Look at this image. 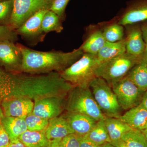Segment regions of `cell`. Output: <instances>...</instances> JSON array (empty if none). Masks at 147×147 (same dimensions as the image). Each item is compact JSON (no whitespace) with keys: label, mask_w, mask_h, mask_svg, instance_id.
<instances>
[{"label":"cell","mask_w":147,"mask_h":147,"mask_svg":"<svg viewBox=\"0 0 147 147\" xmlns=\"http://www.w3.org/2000/svg\"><path fill=\"white\" fill-rule=\"evenodd\" d=\"M10 139L8 134L4 127L1 121H0V147H7Z\"/></svg>","instance_id":"d6a6232c"},{"label":"cell","mask_w":147,"mask_h":147,"mask_svg":"<svg viewBox=\"0 0 147 147\" xmlns=\"http://www.w3.org/2000/svg\"><path fill=\"white\" fill-rule=\"evenodd\" d=\"M18 40V34L16 30L9 26L0 25V41L9 40L15 42Z\"/></svg>","instance_id":"f546056e"},{"label":"cell","mask_w":147,"mask_h":147,"mask_svg":"<svg viewBox=\"0 0 147 147\" xmlns=\"http://www.w3.org/2000/svg\"><path fill=\"white\" fill-rule=\"evenodd\" d=\"M145 129H147V124H146V128H145Z\"/></svg>","instance_id":"ee69618b"},{"label":"cell","mask_w":147,"mask_h":147,"mask_svg":"<svg viewBox=\"0 0 147 147\" xmlns=\"http://www.w3.org/2000/svg\"><path fill=\"white\" fill-rule=\"evenodd\" d=\"M53 1H54V0H53Z\"/></svg>","instance_id":"bcb514c9"},{"label":"cell","mask_w":147,"mask_h":147,"mask_svg":"<svg viewBox=\"0 0 147 147\" xmlns=\"http://www.w3.org/2000/svg\"><path fill=\"white\" fill-rule=\"evenodd\" d=\"M89 88L104 115L119 118L122 115V109L110 85L102 78L95 77L90 83Z\"/></svg>","instance_id":"5b68a950"},{"label":"cell","mask_w":147,"mask_h":147,"mask_svg":"<svg viewBox=\"0 0 147 147\" xmlns=\"http://www.w3.org/2000/svg\"><path fill=\"white\" fill-rule=\"evenodd\" d=\"M18 82V74L0 67V104L3 100L16 97Z\"/></svg>","instance_id":"9a60e30c"},{"label":"cell","mask_w":147,"mask_h":147,"mask_svg":"<svg viewBox=\"0 0 147 147\" xmlns=\"http://www.w3.org/2000/svg\"><path fill=\"white\" fill-rule=\"evenodd\" d=\"M4 1V0H0V1Z\"/></svg>","instance_id":"f6af8a7d"},{"label":"cell","mask_w":147,"mask_h":147,"mask_svg":"<svg viewBox=\"0 0 147 147\" xmlns=\"http://www.w3.org/2000/svg\"><path fill=\"white\" fill-rule=\"evenodd\" d=\"M81 137L72 133L69 134L60 142V147H80Z\"/></svg>","instance_id":"1f68e13d"},{"label":"cell","mask_w":147,"mask_h":147,"mask_svg":"<svg viewBox=\"0 0 147 147\" xmlns=\"http://www.w3.org/2000/svg\"><path fill=\"white\" fill-rule=\"evenodd\" d=\"M13 7V0L0 1V25L9 26Z\"/></svg>","instance_id":"f1b7e54d"},{"label":"cell","mask_w":147,"mask_h":147,"mask_svg":"<svg viewBox=\"0 0 147 147\" xmlns=\"http://www.w3.org/2000/svg\"><path fill=\"white\" fill-rule=\"evenodd\" d=\"M45 130H27L19 137L26 147H47L50 143L45 135Z\"/></svg>","instance_id":"603a6c76"},{"label":"cell","mask_w":147,"mask_h":147,"mask_svg":"<svg viewBox=\"0 0 147 147\" xmlns=\"http://www.w3.org/2000/svg\"><path fill=\"white\" fill-rule=\"evenodd\" d=\"M67 109L69 112L89 116L96 121L106 117L95 100L89 87H73L71 90Z\"/></svg>","instance_id":"277c9868"},{"label":"cell","mask_w":147,"mask_h":147,"mask_svg":"<svg viewBox=\"0 0 147 147\" xmlns=\"http://www.w3.org/2000/svg\"><path fill=\"white\" fill-rule=\"evenodd\" d=\"M140 104L147 110V90L144 93Z\"/></svg>","instance_id":"74e56055"},{"label":"cell","mask_w":147,"mask_h":147,"mask_svg":"<svg viewBox=\"0 0 147 147\" xmlns=\"http://www.w3.org/2000/svg\"><path fill=\"white\" fill-rule=\"evenodd\" d=\"M110 143L116 147H128L121 139L117 141L111 142Z\"/></svg>","instance_id":"8d00e7d4"},{"label":"cell","mask_w":147,"mask_h":147,"mask_svg":"<svg viewBox=\"0 0 147 147\" xmlns=\"http://www.w3.org/2000/svg\"><path fill=\"white\" fill-rule=\"evenodd\" d=\"M126 53L125 38L116 42L106 41L105 45L97 54L100 63L111 59Z\"/></svg>","instance_id":"d6986e66"},{"label":"cell","mask_w":147,"mask_h":147,"mask_svg":"<svg viewBox=\"0 0 147 147\" xmlns=\"http://www.w3.org/2000/svg\"><path fill=\"white\" fill-rule=\"evenodd\" d=\"M147 20V0H130L119 18L123 26Z\"/></svg>","instance_id":"30bf717a"},{"label":"cell","mask_w":147,"mask_h":147,"mask_svg":"<svg viewBox=\"0 0 147 147\" xmlns=\"http://www.w3.org/2000/svg\"><path fill=\"white\" fill-rule=\"evenodd\" d=\"M48 10L38 11L16 30L18 35L28 45L35 46L45 39L46 34L42 31V22L44 15Z\"/></svg>","instance_id":"ba28073f"},{"label":"cell","mask_w":147,"mask_h":147,"mask_svg":"<svg viewBox=\"0 0 147 147\" xmlns=\"http://www.w3.org/2000/svg\"><path fill=\"white\" fill-rule=\"evenodd\" d=\"M119 119L131 128L144 130L147 123V110L141 104L127 110Z\"/></svg>","instance_id":"2e32d148"},{"label":"cell","mask_w":147,"mask_h":147,"mask_svg":"<svg viewBox=\"0 0 147 147\" xmlns=\"http://www.w3.org/2000/svg\"><path fill=\"white\" fill-rule=\"evenodd\" d=\"M61 140H54L50 141L49 145L47 147H60V142Z\"/></svg>","instance_id":"f35d334b"},{"label":"cell","mask_w":147,"mask_h":147,"mask_svg":"<svg viewBox=\"0 0 147 147\" xmlns=\"http://www.w3.org/2000/svg\"><path fill=\"white\" fill-rule=\"evenodd\" d=\"M106 42L102 30H96L88 36L80 48L84 53L97 55Z\"/></svg>","instance_id":"7402d4cb"},{"label":"cell","mask_w":147,"mask_h":147,"mask_svg":"<svg viewBox=\"0 0 147 147\" xmlns=\"http://www.w3.org/2000/svg\"><path fill=\"white\" fill-rule=\"evenodd\" d=\"M144 54L135 56L125 53L101 63L96 70V76L104 79L110 86L124 78L131 69L141 61Z\"/></svg>","instance_id":"3957f363"},{"label":"cell","mask_w":147,"mask_h":147,"mask_svg":"<svg viewBox=\"0 0 147 147\" xmlns=\"http://www.w3.org/2000/svg\"><path fill=\"white\" fill-rule=\"evenodd\" d=\"M105 40L108 42H118L124 38L123 26L118 23H114L105 27L102 30Z\"/></svg>","instance_id":"4316f807"},{"label":"cell","mask_w":147,"mask_h":147,"mask_svg":"<svg viewBox=\"0 0 147 147\" xmlns=\"http://www.w3.org/2000/svg\"><path fill=\"white\" fill-rule=\"evenodd\" d=\"M23 60V54L18 43L9 40L0 41V65L10 73L22 71Z\"/></svg>","instance_id":"9c48e42d"},{"label":"cell","mask_w":147,"mask_h":147,"mask_svg":"<svg viewBox=\"0 0 147 147\" xmlns=\"http://www.w3.org/2000/svg\"><path fill=\"white\" fill-rule=\"evenodd\" d=\"M4 115L3 112V110H2V108H1V104H0V121H1L2 119L4 117Z\"/></svg>","instance_id":"ab89813d"},{"label":"cell","mask_w":147,"mask_h":147,"mask_svg":"<svg viewBox=\"0 0 147 147\" xmlns=\"http://www.w3.org/2000/svg\"><path fill=\"white\" fill-rule=\"evenodd\" d=\"M145 52H146L147 54V44H146V51H145Z\"/></svg>","instance_id":"7bdbcfd3"},{"label":"cell","mask_w":147,"mask_h":147,"mask_svg":"<svg viewBox=\"0 0 147 147\" xmlns=\"http://www.w3.org/2000/svg\"><path fill=\"white\" fill-rule=\"evenodd\" d=\"M126 36V53L135 56H141L146 51V43L142 36L140 23L127 25Z\"/></svg>","instance_id":"4fadbf2b"},{"label":"cell","mask_w":147,"mask_h":147,"mask_svg":"<svg viewBox=\"0 0 147 147\" xmlns=\"http://www.w3.org/2000/svg\"><path fill=\"white\" fill-rule=\"evenodd\" d=\"M18 44L23 56L22 71L26 73H49L54 70L60 72L78 61L84 54L80 47L68 53L56 50L42 52Z\"/></svg>","instance_id":"6da1fadb"},{"label":"cell","mask_w":147,"mask_h":147,"mask_svg":"<svg viewBox=\"0 0 147 147\" xmlns=\"http://www.w3.org/2000/svg\"><path fill=\"white\" fill-rule=\"evenodd\" d=\"M125 77L128 78L140 89L147 90V54L144 55L141 61L136 65Z\"/></svg>","instance_id":"ac0fdd59"},{"label":"cell","mask_w":147,"mask_h":147,"mask_svg":"<svg viewBox=\"0 0 147 147\" xmlns=\"http://www.w3.org/2000/svg\"><path fill=\"white\" fill-rule=\"evenodd\" d=\"M141 30L143 39L146 44H147V20L140 23Z\"/></svg>","instance_id":"e575fe53"},{"label":"cell","mask_w":147,"mask_h":147,"mask_svg":"<svg viewBox=\"0 0 147 147\" xmlns=\"http://www.w3.org/2000/svg\"><path fill=\"white\" fill-rule=\"evenodd\" d=\"M65 118L74 134L82 137L89 133L97 121L86 115L71 112Z\"/></svg>","instance_id":"5bb4252c"},{"label":"cell","mask_w":147,"mask_h":147,"mask_svg":"<svg viewBox=\"0 0 147 147\" xmlns=\"http://www.w3.org/2000/svg\"><path fill=\"white\" fill-rule=\"evenodd\" d=\"M42 28L45 34L53 31L60 33L63 29L61 19L56 13L50 10L46 12L43 17Z\"/></svg>","instance_id":"d4e9b609"},{"label":"cell","mask_w":147,"mask_h":147,"mask_svg":"<svg viewBox=\"0 0 147 147\" xmlns=\"http://www.w3.org/2000/svg\"><path fill=\"white\" fill-rule=\"evenodd\" d=\"M100 63L97 55L84 53L79 59L59 73L74 87H89L90 83L96 77V70Z\"/></svg>","instance_id":"7a4b0ae2"},{"label":"cell","mask_w":147,"mask_h":147,"mask_svg":"<svg viewBox=\"0 0 147 147\" xmlns=\"http://www.w3.org/2000/svg\"><path fill=\"white\" fill-rule=\"evenodd\" d=\"M69 0H54L50 10L57 14L62 21L65 19V11Z\"/></svg>","instance_id":"4dcf8cb0"},{"label":"cell","mask_w":147,"mask_h":147,"mask_svg":"<svg viewBox=\"0 0 147 147\" xmlns=\"http://www.w3.org/2000/svg\"><path fill=\"white\" fill-rule=\"evenodd\" d=\"M62 110L61 98L57 96H47L36 99L32 113L40 117L49 120L58 117Z\"/></svg>","instance_id":"7c38bea8"},{"label":"cell","mask_w":147,"mask_h":147,"mask_svg":"<svg viewBox=\"0 0 147 147\" xmlns=\"http://www.w3.org/2000/svg\"><path fill=\"white\" fill-rule=\"evenodd\" d=\"M100 146L95 144L85 137H81L80 147H99Z\"/></svg>","instance_id":"836d02e7"},{"label":"cell","mask_w":147,"mask_h":147,"mask_svg":"<svg viewBox=\"0 0 147 147\" xmlns=\"http://www.w3.org/2000/svg\"><path fill=\"white\" fill-rule=\"evenodd\" d=\"M99 147H116L115 146L112 145L111 143H108L106 144H104L101 145Z\"/></svg>","instance_id":"60d3db41"},{"label":"cell","mask_w":147,"mask_h":147,"mask_svg":"<svg viewBox=\"0 0 147 147\" xmlns=\"http://www.w3.org/2000/svg\"><path fill=\"white\" fill-rule=\"evenodd\" d=\"M9 26L16 30L30 17L41 9L50 10L53 0H13Z\"/></svg>","instance_id":"8992f818"},{"label":"cell","mask_w":147,"mask_h":147,"mask_svg":"<svg viewBox=\"0 0 147 147\" xmlns=\"http://www.w3.org/2000/svg\"><path fill=\"white\" fill-rule=\"evenodd\" d=\"M1 105L6 117L25 119L32 113L34 103L27 97H14L3 100Z\"/></svg>","instance_id":"8fae6325"},{"label":"cell","mask_w":147,"mask_h":147,"mask_svg":"<svg viewBox=\"0 0 147 147\" xmlns=\"http://www.w3.org/2000/svg\"><path fill=\"white\" fill-rule=\"evenodd\" d=\"M7 147H26L19 140V139L10 140V143Z\"/></svg>","instance_id":"d590c367"},{"label":"cell","mask_w":147,"mask_h":147,"mask_svg":"<svg viewBox=\"0 0 147 147\" xmlns=\"http://www.w3.org/2000/svg\"><path fill=\"white\" fill-rule=\"evenodd\" d=\"M45 135L49 141L61 140L69 134L74 133L67 120L63 117H56L49 120Z\"/></svg>","instance_id":"e0dca14e"},{"label":"cell","mask_w":147,"mask_h":147,"mask_svg":"<svg viewBox=\"0 0 147 147\" xmlns=\"http://www.w3.org/2000/svg\"><path fill=\"white\" fill-rule=\"evenodd\" d=\"M98 146L111 143L104 119L97 121L91 130L84 137Z\"/></svg>","instance_id":"cb8c5ba5"},{"label":"cell","mask_w":147,"mask_h":147,"mask_svg":"<svg viewBox=\"0 0 147 147\" xmlns=\"http://www.w3.org/2000/svg\"><path fill=\"white\" fill-rule=\"evenodd\" d=\"M49 120L35 115L32 113L25 118L28 129L30 131L45 130L49 124Z\"/></svg>","instance_id":"83f0119b"},{"label":"cell","mask_w":147,"mask_h":147,"mask_svg":"<svg viewBox=\"0 0 147 147\" xmlns=\"http://www.w3.org/2000/svg\"><path fill=\"white\" fill-rule=\"evenodd\" d=\"M104 122L111 142L121 139L125 133L132 129L119 118L106 117Z\"/></svg>","instance_id":"44dd1931"},{"label":"cell","mask_w":147,"mask_h":147,"mask_svg":"<svg viewBox=\"0 0 147 147\" xmlns=\"http://www.w3.org/2000/svg\"><path fill=\"white\" fill-rule=\"evenodd\" d=\"M122 110H127L139 105L145 91L126 77L110 85Z\"/></svg>","instance_id":"52a82bcc"},{"label":"cell","mask_w":147,"mask_h":147,"mask_svg":"<svg viewBox=\"0 0 147 147\" xmlns=\"http://www.w3.org/2000/svg\"><path fill=\"white\" fill-rule=\"evenodd\" d=\"M1 122L10 140L18 139L28 130L25 119L4 116Z\"/></svg>","instance_id":"ffe728a7"},{"label":"cell","mask_w":147,"mask_h":147,"mask_svg":"<svg viewBox=\"0 0 147 147\" xmlns=\"http://www.w3.org/2000/svg\"><path fill=\"white\" fill-rule=\"evenodd\" d=\"M123 140L128 147H147V139L141 130L132 129L123 135Z\"/></svg>","instance_id":"484cf974"},{"label":"cell","mask_w":147,"mask_h":147,"mask_svg":"<svg viewBox=\"0 0 147 147\" xmlns=\"http://www.w3.org/2000/svg\"><path fill=\"white\" fill-rule=\"evenodd\" d=\"M143 133H144V134L145 137H146V138H147V129H144V130H142Z\"/></svg>","instance_id":"b9f144b4"}]
</instances>
